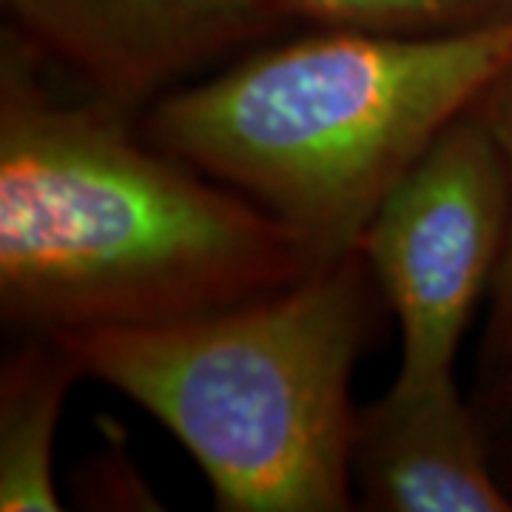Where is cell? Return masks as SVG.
<instances>
[{
	"instance_id": "5",
	"label": "cell",
	"mask_w": 512,
	"mask_h": 512,
	"mask_svg": "<svg viewBox=\"0 0 512 512\" xmlns=\"http://www.w3.org/2000/svg\"><path fill=\"white\" fill-rule=\"evenodd\" d=\"M3 29L55 74L114 109L143 114L191 74L293 23L274 0H0Z\"/></svg>"
},
{
	"instance_id": "3",
	"label": "cell",
	"mask_w": 512,
	"mask_h": 512,
	"mask_svg": "<svg viewBox=\"0 0 512 512\" xmlns=\"http://www.w3.org/2000/svg\"><path fill=\"white\" fill-rule=\"evenodd\" d=\"M382 293L359 251L217 311L60 333L86 379L160 421L222 512H348L353 373Z\"/></svg>"
},
{
	"instance_id": "6",
	"label": "cell",
	"mask_w": 512,
	"mask_h": 512,
	"mask_svg": "<svg viewBox=\"0 0 512 512\" xmlns=\"http://www.w3.org/2000/svg\"><path fill=\"white\" fill-rule=\"evenodd\" d=\"M350 487L367 512H510L476 404L456 376L390 382L356 410Z\"/></svg>"
},
{
	"instance_id": "8",
	"label": "cell",
	"mask_w": 512,
	"mask_h": 512,
	"mask_svg": "<svg viewBox=\"0 0 512 512\" xmlns=\"http://www.w3.org/2000/svg\"><path fill=\"white\" fill-rule=\"evenodd\" d=\"M276 9L311 29L382 35H453L512 18V0H274Z\"/></svg>"
},
{
	"instance_id": "2",
	"label": "cell",
	"mask_w": 512,
	"mask_h": 512,
	"mask_svg": "<svg viewBox=\"0 0 512 512\" xmlns=\"http://www.w3.org/2000/svg\"><path fill=\"white\" fill-rule=\"evenodd\" d=\"M512 66V18L453 35L271 37L140 114L154 146L288 225L319 262Z\"/></svg>"
},
{
	"instance_id": "4",
	"label": "cell",
	"mask_w": 512,
	"mask_h": 512,
	"mask_svg": "<svg viewBox=\"0 0 512 512\" xmlns=\"http://www.w3.org/2000/svg\"><path fill=\"white\" fill-rule=\"evenodd\" d=\"M507 231L504 157L470 106L387 191L356 245L399 325L396 382L456 376L458 345L493 291Z\"/></svg>"
},
{
	"instance_id": "7",
	"label": "cell",
	"mask_w": 512,
	"mask_h": 512,
	"mask_svg": "<svg viewBox=\"0 0 512 512\" xmlns=\"http://www.w3.org/2000/svg\"><path fill=\"white\" fill-rule=\"evenodd\" d=\"M86 379L52 333H20L0 362V510H63L57 493V427L74 382Z\"/></svg>"
},
{
	"instance_id": "9",
	"label": "cell",
	"mask_w": 512,
	"mask_h": 512,
	"mask_svg": "<svg viewBox=\"0 0 512 512\" xmlns=\"http://www.w3.org/2000/svg\"><path fill=\"white\" fill-rule=\"evenodd\" d=\"M473 111L498 143L510 183V231H507L504 259L490 291L493 311L487 325V348L501 356H512V66L484 89V94L473 103Z\"/></svg>"
},
{
	"instance_id": "1",
	"label": "cell",
	"mask_w": 512,
	"mask_h": 512,
	"mask_svg": "<svg viewBox=\"0 0 512 512\" xmlns=\"http://www.w3.org/2000/svg\"><path fill=\"white\" fill-rule=\"evenodd\" d=\"M0 32V322L146 328L279 291L319 265L288 225L154 146L140 114L57 92Z\"/></svg>"
}]
</instances>
